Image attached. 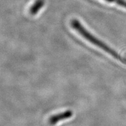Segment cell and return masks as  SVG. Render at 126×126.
Here are the masks:
<instances>
[{
	"instance_id": "cell-1",
	"label": "cell",
	"mask_w": 126,
	"mask_h": 126,
	"mask_svg": "<svg viewBox=\"0 0 126 126\" xmlns=\"http://www.w3.org/2000/svg\"><path fill=\"white\" fill-rule=\"evenodd\" d=\"M71 26L79 34H81L83 38L86 39L89 42H90L91 43L99 47L100 49L104 50L105 52H106V53H109L111 56H112L115 59L119 60L122 61V63L126 64V61H124L121 57L120 56H119L117 54V53H116L114 50H113L112 48H110L109 46H108L105 43H103V42H102L101 40H100L97 37H96L94 35L91 34L89 32H88L85 28L83 27L81 22L78 21V20H72L71 21Z\"/></svg>"
},
{
	"instance_id": "cell-2",
	"label": "cell",
	"mask_w": 126,
	"mask_h": 126,
	"mask_svg": "<svg viewBox=\"0 0 126 126\" xmlns=\"http://www.w3.org/2000/svg\"><path fill=\"white\" fill-rule=\"evenodd\" d=\"M73 116V111L71 110H67L62 113H58L50 116L48 119V123L50 125L54 126L60 121L70 119Z\"/></svg>"
},
{
	"instance_id": "cell-3",
	"label": "cell",
	"mask_w": 126,
	"mask_h": 126,
	"mask_svg": "<svg viewBox=\"0 0 126 126\" xmlns=\"http://www.w3.org/2000/svg\"><path fill=\"white\" fill-rule=\"evenodd\" d=\"M44 5H45L44 0H36L35 2L33 4V5L30 8V13L33 15H36L43 7Z\"/></svg>"
}]
</instances>
